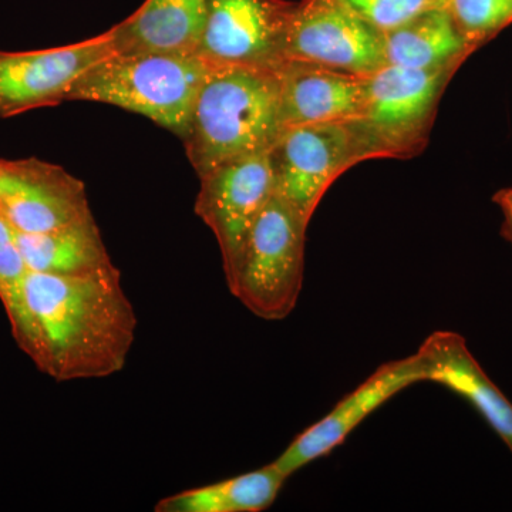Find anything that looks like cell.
<instances>
[{"label": "cell", "mask_w": 512, "mask_h": 512, "mask_svg": "<svg viewBox=\"0 0 512 512\" xmlns=\"http://www.w3.org/2000/svg\"><path fill=\"white\" fill-rule=\"evenodd\" d=\"M212 69L195 55L114 53L76 80L67 101H96L133 111L183 140Z\"/></svg>", "instance_id": "3"}, {"label": "cell", "mask_w": 512, "mask_h": 512, "mask_svg": "<svg viewBox=\"0 0 512 512\" xmlns=\"http://www.w3.org/2000/svg\"><path fill=\"white\" fill-rule=\"evenodd\" d=\"M384 60L412 70L460 69L473 55L447 8L430 9L383 33Z\"/></svg>", "instance_id": "16"}, {"label": "cell", "mask_w": 512, "mask_h": 512, "mask_svg": "<svg viewBox=\"0 0 512 512\" xmlns=\"http://www.w3.org/2000/svg\"><path fill=\"white\" fill-rule=\"evenodd\" d=\"M28 271L82 275L113 264L94 217L42 234L16 231Z\"/></svg>", "instance_id": "17"}, {"label": "cell", "mask_w": 512, "mask_h": 512, "mask_svg": "<svg viewBox=\"0 0 512 512\" xmlns=\"http://www.w3.org/2000/svg\"><path fill=\"white\" fill-rule=\"evenodd\" d=\"M286 62L318 64L369 77L386 66L383 33L343 0H301L293 6L285 45Z\"/></svg>", "instance_id": "7"}, {"label": "cell", "mask_w": 512, "mask_h": 512, "mask_svg": "<svg viewBox=\"0 0 512 512\" xmlns=\"http://www.w3.org/2000/svg\"><path fill=\"white\" fill-rule=\"evenodd\" d=\"M281 131L278 70L214 67L195 100L183 143L201 177L228 161L268 153Z\"/></svg>", "instance_id": "2"}, {"label": "cell", "mask_w": 512, "mask_h": 512, "mask_svg": "<svg viewBox=\"0 0 512 512\" xmlns=\"http://www.w3.org/2000/svg\"><path fill=\"white\" fill-rule=\"evenodd\" d=\"M288 477L274 463L158 501L157 512H261L271 507Z\"/></svg>", "instance_id": "18"}, {"label": "cell", "mask_w": 512, "mask_h": 512, "mask_svg": "<svg viewBox=\"0 0 512 512\" xmlns=\"http://www.w3.org/2000/svg\"><path fill=\"white\" fill-rule=\"evenodd\" d=\"M493 201L503 217L501 235L512 247V188H503L495 192Z\"/></svg>", "instance_id": "22"}, {"label": "cell", "mask_w": 512, "mask_h": 512, "mask_svg": "<svg viewBox=\"0 0 512 512\" xmlns=\"http://www.w3.org/2000/svg\"><path fill=\"white\" fill-rule=\"evenodd\" d=\"M293 6L286 0H208L195 56L214 67L281 69Z\"/></svg>", "instance_id": "8"}, {"label": "cell", "mask_w": 512, "mask_h": 512, "mask_svg": "<svg viewBox=\"0 0 512 512\" xmlns=\"http://www.w3.org/2000/svg\"><path fill=\"white\" fill-rule=\"evenodd\" d=\"M370 26L387 32L430 9L447 8L448 0H343Z\"/></svg>", "instance_id": "21"}, {"label": "cell", "mask_w": 512, "mask_h": 512, "mask_svg": "<svg viewBox=\"0 0 512 512\" xmlns=\"http://www.w3.org/2000/svg\"><path fill=\"white\" fill-rule=\"evenodd\" d=\"M447 9L474 52L512 25V0H448Z\"/></svg>", "instance_id": "19"}, {"label": "cell", "mask_w": 512, "mask_h": 512, "mask_svg": "<svg viewBox=\"0 0 512 512\" xmlns=\"http://www.w3.org/2000/svg\"><path fill=\"white\" fill-rule=\"evenodd\" d=\"M421 382H424L423 373L416 353L384 363L352 393L343 397L323 419L295 437L272 463L286 477H291L345 443L353 430L397 393Z\"/></svg>", "instance_id": "12"}, {"label": "cell", "mask_w": 512, "mask_h": 512, "mask_svg": "<svg viewBox=\"0 0 512 512\" xmlns=\"http://www.w3.org/2000/svg\"><path fill=\"white\" fill-rule=\"evenodd\" d=\"M200 181L195 214L217 239L228 282L237 268L249 232L275 195L268 153L217 165L202 174Z\"/></svg>", "instance_id": "9"}, {"label": "cell", "mask_w": 512, "mask_h": 512, "mask_svg": "<svg viewBox=\"0 0 512 512\" xmlns=\"http://www.w3.org/2000/svg\"><path fill=\"white\" fill-rule=\"evenodd\" d=\"M268 157L275 194L308 224L340 175L366 161L349 121L284 128Z\"/></svg>", "instance_id": "6"}, {"label": "cell", "mask_w": 512, "mask_h": 512, "mask_svg": "<svg viewBox=\"0 0 512 512\" xmlns=\"http://www.w3.org/2000/svg\"><path fill=\"white\" fill-rule=\"evenodd\" d=\"M28 266L23 261L16 229L0 215V301L5 306L12 333L18 338L25 322V279Z\"/></svg>", "instance_id": "20"}, {"label": "cell", "mask_w": 512, "mask_h": 512, "mask_svg": "<svg viewBox=\"0 0 512 512\" xmlns=\"http://www.w3.org/2000/svg\"><path fill=\"white\" fill-rule=\"evenodd\" d=\"M416 356L424 382L440 384L466 399L512 453V403L484 372L466 339L437 330L424 339Z\"/></svg>", "instance_id": "13"}, {"label": "cell", "mask_w": 512, "mask_h": 512, "mask_svg": "<svg viewBox=\"0 0 512 512\" xmlns=\"http://www.w3.org/2000/svg\"><path fill=\"white\" fill-rule=\"evenodd\" d=\"M457 69L386 66L367 77L365 106L349 121L366 161L423 153L444 90Z\"/></svg>", "instance_id": "4"}, {"label": "cell", "mask_w": 512, "mask_h": 512, "mask_svg": "<svg viewBox=\"0 0 512 512\" xmlns=\"http://www.w3.org/2000/svg\"><path fill=\"white\" fill-rule=\"evenodd\" d=\"M0 215L23 234L93 218L86 187L60 165L37 158L0 160Z\"/></svg>", "instance_id": "10"}, {"label": "cell", "mask_w": 512, "mask_h": 512, "mask_svg": "<svg viewBox=\"0 0 512 512\" xmlns=\"http://www.w3.org/2000/svg\"><path fill=\"white\" fill-rule=\"evenodd\" d=\"M208 0H146L126 20L107 30L117 55H195Z\"/></svg>", "instance_id": "15"}, {"label": "cell", "mask_w": 512, "mask_h": 512, "mask_svg": "<svg viewBox=\"0 0 512 512\" xmlns=\"http://www.w3.org/2000/svg\"><path fill=\"white\" fill-rule=\"evenodd\" d=\"M111 55L109 32L69 46L0 52V117L59 106L82 74Z\"/></svg>", "instance_id": "11"}, {"label": "cell", "mask_w": 512, "mask_h": 512, "mask_svg": "<svg viewBox=\"0 0 512 512\" xmlns=\"http://www.w3.org/2000/svg\"><path fill=\"white\" fill-rule=\"evenodd\" d=\"M278 72L282 130L308 124L346 123L362 113L367 77L292 60L282 64Z\"/></svg>", "instance_id": "14"}, {"label": "cell", "mask_w": 512, "mask_h": 512, "mask_svg": "<svg viewBox=\"0 0 512 512\" xmlns=\"http://www.w3.org/2000/svg\"><path fill=\"white\" fill-rule=\"evenodd\" d=\"M309 224L274 195L249 232L229 292L258 318H288L301 296Z\"/></svg>", "instance_id": "5"}, {"label": "cell", "mask_w": 512, "mask_h": 512, "mask_svg": "<svg viewBox=\"0 0 512 512\" xmlns=\"http://www.w3.org/2000/svg\"><path fill=\"white\" fill-rule=\"evenodd\" d=\"M25 322L16 342L57 382L104 379L126 367L136 342L137 313L119 269L82 275L28 272Z\"/></svg>", "instance_id": "1"}]
</instances>
